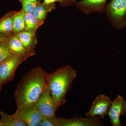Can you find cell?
<instances>
[{
    "label": "cell",
    "instance_id": "obj_1",
    "mask_svg": "<svg viewBox=\"0 0 126 126\" xmlns=\"http://www.w3.org/2000/svg\"><path fill=\"white\" fill-rule=\"evenodd\" d=\"M47 74L38 67L23 76L15 90L17 110L35 104L47 86Z\"/></svg>",
    "mask_w": 126,
    "mask_h": 126
},
{
    "label": "cell",
    "instance_id": "obj_2",
    "mask_svg": "<svg viewBox=\"0 0 126 126\" xmlns=\"http://www.w3.org/2000/svg\"><path fill=\"white\" fill-rule=\"evenodd\" d=\"M77 75V70L69 65L61 67L53 73L47 74V84L56 110L65 104V97Z\"/></svg>",
    "mask_w": 126,
    "mask_h": 126
},
{
    "label": "cell",
    "instance_id": "obj_3",
    "mask_svg": "<svg viewBox=\"0 0 126 126\" xmlns=\"http://www.w3.org/2000/svg\"><path fill=\"white\" fill-rule=\"evenodd\" d=\"M112 26L117 30L126 27V0H111L105 12Z\"/></svg>",
    "mask_w": 126,
    "mask_h": 126
},
{
    "label": "cell",
    "instance_id": "obj_4",
    "mask_svg": "<svg viewBox=\"0 0 126 126\" xmlns=\"http://www.w3.org/2000/svg\"><path fill=\"white\" fill-rule=\"evenodd\" d=\"M28 58L20 55H14L0 64V84L13 80L18 66Z\"/></svg>",
    "mask_w": 126,
    "mask_h": 126
},
{
    "label": "cell",
    "instance_id": "obj_5",
    "mask_svg": "<svg viewBox=\"0 0 126 126\" xmlns=\"http://www.w3.org/2000/svg\"><path fill=\"white\" fill-rule=\"evenodd\" d=\"M33 106L43 117H56L55 114L57 110L48 84Z\"/></svg>",
    "mask_w": 126,
    "mask_h": 126
},
{
    "label": "cell",
    "instance_id": "obj_6",
    "mask_svg": "<svg viewBox=\"0 0 126 126\" xmlns=\"http://www.w3.org/2000/svg\"><path fill=\"white\" fill-rule=\"evenodd\" d=\"M111 102L109 97L104 94H99L93 102L86 116L88 117L99 116L103 119L106 115H108Z\"/></svg>",
    "mask_w": 126,
    "mask_h": 126
},
{
    "label": "cell",
    "instance_id": "obj_7",
    "mask_svg": "<svg viewBox=\"0 0 126 126\" xmlns=\"http://www.w3.org/2000/svg\"><path fill=\"white\" fill-rule=\"evenodd\" d=\"M108 0H83L77 1V9L87 15L94 13H105Z\"/></svg>",
    "mask_w": 126,
    "mask_h": 126
},
{
    "label": "cell",
    "instance_id": "obj_8",
    "mask_svg": "<svg viewBox=\"0 0 126 126\" xmlns=\"http://www.w3.org/2000/svg\"><path fill=\"white\" fill-rule=\"evenodd\" d=\"M16 112L27 126H39L43 118L38 110L33 106L16 110Z\"/></svg>",
    "mask_w": 126,
    "mask_h": 126
},
{
    "label": "cell",
    "instance_id": "obj_9",
    "mask_svg": "<svg viewBox=\"0 0 126 126\" xmlns=\"http://www.w3.org/2000/svg\"><path fill=\"white\" fill-rule=\"evenodd\" d=\"M59 126H103L98 117H77L72 119H58Z\"/></svg>",
    "mask_w": 126,
    "mask_h": 126
},
{
    "label": "cell",
    "instance_id": "obj_10",
    "mask_svg": "<svg viewBox=\"0 0 126 126\" xmlns=\"http://www.w3.org/2000/svg\"><path fill=\"white\" fill-rule=\"evenodd\" d=\"M124 99L118 95L114 101L111 102L108 115L110 118V122L113 126H121L120 117L122 115Z\"/></svg>",
    "mask_w": 126,
    "mask_h": 126
},
{
    "label": "cell",
    "instance_id": "obj_11",
    "mask_svg": "<svg viewBox=\"0 0 126 126\" xmlns=\"http://www.w3.org/2000/svg\"><path fill=\"white\" fill-rule=\"evenodd\" d=\"M9 45L11 52L15 55H20L29 58L34 55L35 54L25 48L16 34H14L10 37Z\"/></svg>",
    "mask_w": 126,
    "mask_h": 126
},
{
    "label": "cell",
    "instance_id": "obj_12",
    "mask_svg": "<svg viewBox=\"0 0 126 126\" xmlns=\"http://www.w3.org/2000/svg\"><path fill=\"white\" fill-rule=\"evenodd\" d=\"M16 34L25 48L35 53L34 49L37 43L36 32L25 30Z\"/></svg>",
    "mask_w": 126,
    "mask_h": 126
},
{
    "label": "cell",
    "instance_id": "obj_13",
    "mask_svg": "<svg viewBox=\"0 0 126 126\" xmlns=\"http://www.w3.org/2000/svg\"><path fill=\"white\" fill-rule=\"evenodd\" d=\"M1 119L0 120V126H27L25 123L15 112L12 115L0 112Z\"/></svg>",
    "mask_w": 126,
    "mask_h": 126
},
{
    "label": "cell",
    "instance_id": "obj_14",
    "mask_svg": "<svg viewBox=\"0 0 126 126\" xmlns=\"http://www.w3.org/2000/svg\"><path fill=\"white\" fill-rule=\"evenodd\" d=\"M55 9V3L47 4L41 3L40 1L33 14L39 20L44 22L48 13Z\"/></svg>",
    "mask_w": 126,
    "mask_h": 126
},
{
    "label": "cell",
    "instance_id": "obj_15",
    "mask_svg": "<svg viewBox=\"0 0 126 126\" xmlns=\"http://www.w3.org/2000/svg\"><path fill=\"white\" fill-rule=\"evenodd\" d=\"M25 13L22 9L20 11H14L13 27L14 34L18 33L25 30Z\"/></svg>",
    "mask_w": 126,
    "mask_h": 126
},
{
    "label": "cell",
    "instance_id": "obj_16",
    "mask_svg": "<svg viewBox=\"0 0 126 126\" xmlns=\"http://www.w3.org/2000/svg\"><path fill=\"white\" fill-rule=\"evenodd\" d=\"M14 12L7 14L0 20V33H14L13 16Z\"/></svg>",
    "mask_w": 126,
    "mask_h": 126
},
{
    "label": "cell",
    "instance_id": "obj_17",
    "mask_svg": "<svg viewBox=\"0 0 126 126\" xmlns=\"http://www.w3.org/2000/svg\"><path fill=\"white\" fill-rule=\"evenodd\" d=\"M25 30L36 32L37 29L42 25L44 22L40 21L35 18L33 13H25Z\"/></svg>",
    "mask_w": 126,
    "mask_h": 126
},
{
    "label": "cell",
    "instance_id": "obj_18",
    "mask_svg": "<svg viewBox=\"0 0 126 126\" xmlns=\"http://www.w3.org/2000/svg\"><path fill=\"white\" fill-rule=\"evenodd\" d=\"M10 38L0 42V64L14 55L9 48V41Z\"/></svg>",
    "mask_w": 126,
    "mask_h": 126
},
{
    "label": "cell",
    "instance_id": "obj_19",
    "mask_svg": "<svg viewBox=\"0 0 126 126\" xmlns=\"http://www.w3.org/2000/svg\"><path fill=\"white\" fill-rule=\"evenodd\" d=\"M22 5V9L25 13H33L40 0L32 2L27 0H19Z\"/></svg>",
    "mask_w": 126,
    "mask_h": 126
},
{
    "label": "cell",
    "instance_id": "obj_20",
    "mask_svg": "<svg viewBox=\"0 0 126 126\" xmlns=\"http://www.w3.org/2000/svg\"><path fill=\"white\" fill-rule=\"evenodd\" d=\"M39 126H59V119L56 117H43Z\"/></svg>",
    "mask_w": 126,
    "mask_h": 126
},
{
    "label": "cell",
    "instance_id": "obj_21",
    "mask_svg": "<svg viewBox=\"0 0 126 126\" xmlns=\"http://www.w3.org/2000/svg\"><path fill=\"white\" fill-rule=\"evenodd\" d=\"M14 33H0V42L5 39L10 38Z\"/></svg>",
    "mask_w": 126,
    "mask_h": 126
},
{
    "label": "cell",
    "instance_id": "obj_22",
    "mask_svg": "<svg viewBox=\"0 0 126 126\" xmlns=\"http://www.w3.org/2000/svg\"><path fill=\"white\" fill-rule=\"evenodd\" d=\"M56 2H59L60 3L61 2V0H44L43 3L47 4H53Z\"/></svg>",
    "mask_w": 126,
    "mask_h": 126
},
{
    "label": "cell",
    "instance_id": "obj_23",
    "mask_svg": "<svg viewBox=\"0 0 126 126\" xmlns=\"http://www.w3.org/2000/svg\"><path fill=\"white\" fill-rule=\"evenodd\" d=\"M62 7H66L69 5V0H61V2L59 3Z\"/></svg>",
    "mask_w": 126,
    "mask_h": 126
},
{
    "label": "cell",
    "instance_id": "obj_24",
    "mask_svg": "<svg viewBox=\"0 0 126 126\" xmlns=\"http://www.w3.org/2000/svg\"><path fill=\"white\" fill-rule=\"evenodd\" d=\"M122 115L123 116L126 115V101H124L123 102Z\"/></svg>",
    "mask_w": 126,
    "mask_h": 126
},
{
    "label": "cell",
    "instance_id": "obj_25",
    "mask_svg": "<svg viewBox=\"0 0 126 126\" xmlns=\"http://www.w3.org/2000/svg\"><path fill=\"white\" fill-rule=\"evenodd\" d=\"M78 0H69V5H75L76 2H77Z\"/></svg>",
    "mask_w": 126,
    "mask_h": 126
},
{
    "label": "cell",
    "instance_id": "obj_26",
    "mask_svg": "<svg viewBox=\"0 0 126 126\" xmlns=\"http://www.w3.org/2000/svg\"><path fill=\"white\" fill-rule=\"evenodd\" d=\"M27 0L29 1H32V2H36L37 1V0Z\"/></svg>",
    "mask_w": 126,
    "mask_h": 126
},
{
    "label": "cell",
    "instance_id": "obj_27",
    "mask_svg": "<svg viewBox=\"0 0 126 126\" xmlns=\"http://www.w3.org/2000/svg\"><path fill=\"white\" fill-rule=\"evenodd\" d=\"M1 86H2V85H0V90L1 88Z\"/></svg>",
    "mask_w": 126,
    "mask_h": 126
}]
</instances>
